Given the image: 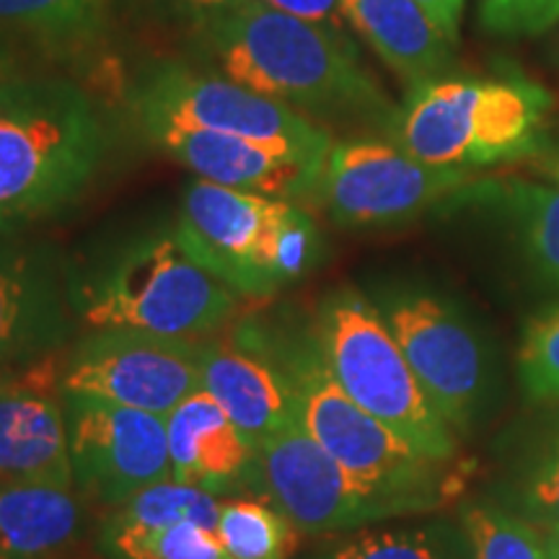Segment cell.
I'll use <instances>...</instances> for the list:
<instances>
[{"label":"cell","instance_id":"2e32d148","mask_svg":"<svg viewBox=\"0 0 559 559\" xmlns=\"http://www.w3.org/2000/svg\"><path fill=\"white\" fill-rule=\"evenodd\" d=\"M68 337V293L55 254L0 236V370L50 358Z\"/></svg>","mask_w":559,"mask_h":559},{"label":"cell","instance_id":"1f68e13d","mask_svg":"<svg viewBox=\"0 0 559 559\" xmlns=\"http://www.w3.org/2000/svg\"><path fill=\"white\" fill-rule=\"evenodd\" d=\"M412 3L425 11V16L438 26L440 34H443L451 45H456L464 0H412Z\"/></svg>","mask_w":559,"mask_h":559},{"label":"cell","instance_id":"e575fe53","mask_svg":"<svg viewBox=\"0 0 559 559\" xmlns=\"http://www.w3.org/2000/svg\"><path fill=\"white\" fill-rule=\"evenodd\" d=\"M544 542H547L549 559H559V526L544 531Z\"/></svg>","mask_w":559,"mask_h":559},{"label":"cell","instance_id":"4fadbf2b","mask_svg":"<svg viewBox=\"0 0 559 559\" xmlns=\"http://www.w3.org/2000/svg\"><path fill=\"white\" fill-rule=\"evenodd\" d=\"M260 489L300 534L332 536L394 519L293 415L260 443Z\"/></svg>","mask_w":559,"mask_h":559},{"label":"cell","instance_id":"f1b7e54d","mask_svg":"<svg viewBox=\"0 0 559 559\" xmlns=\"http://www.w3.org/2000/svg\"><path fill=\"white\" fill-rule=\"evenodd\" d=\"M519 376L528 400L559 404V304L536 313L523 330Z\"/></svg>","mask_w":559,"mask_h":559},{"label":"cell","instance_id":"603a6c76","mask_svg":"<svg viewBox=\"0 0 559 559\" xmlns=\"http://www.w3.org/2000/svg\"><path fill=\"white\" fill-rule=\"evenodd\" d=\"M492 500L544 531L559 526V412L531 432Z\"/></svg>","mask_w":559,"mask_h":559},{"label":"cell","instance_id":"ac0fdd59","mask_svg":"<svg viewBox=\"0 0 559 559\" xmlns=\"http://www.w3.org/2000/svg\"><path fill=\"white\" fill-rule=\"evenodd\" d=\"M171 479L226 498L260 487V445L215 404L194 391L166 415Z\"/></svg>","mask_w":559,"mask_h":559},{"label":"cell","instance_id":"44dd1931","mask_svg":"<svg viewBox=\"0 0 559 559\" xmlns=\"http://www.w3.org/2000/svg\"><path fill=\"white\" fill-rule=\"evenodd\" d=\"M120 0H0V41L26 39L45 50H75L96 41Z\"/></svg>","mask_w":559,"mask_h":559},{"label":"cell","instance_id":"9c48e42d","mask_svg":"<svg viewBox=\"0 0 559 559\" xmlns=\"http://www.w3.org/2000/svg\"><path fill=\"white\" fill-rule=\"evenodd\" d=\"M140 128L213 130L304 151H332V138L288 104H280L221 75L181 66L151 70L132 91Z\"/></svg>","mask_w":559,"mask_h":559},{"label":"cell","instance_id":"7a4b0ae2","mask_svg":"<svg viewBox=\"0 0 559 559\" xmlns=\"http://www.w3.org/2000/svg\"><path fill=\"white\" fill-rule=\"evenodd\" d=\"M270 345L288 376L293 415L304 430L394 519L438 513L456 498L466 469L459 461H438L412 449L349 400L324 366L311 330L270 337Z\"/></svg>","mask_w":559,"mask_h":559},{"label":"cell","instance_id":"6da1fadb","mask_svg":"<svg viewBox=\"0 0 559 559\" xmlns=\"http://www.w3.org/2000/svg\"><path fill=\"white\" fill-rule=\"evenodd\" d=\"M200 37L226 79L300 115H379L386 96L337 26L313 24L262 0L202 21Z\"/></svg>","mask_w":559,"mask_h":559},{"label":"cell","instance_id":"3957f363","mask_svg":"<svg viewBox=\"0 0 559 559\" xmlns=\"http://www.w3.org/2000/svg\"><path fill=\"white\" fill-rule=\"evenodd\" d=\"M107 148V122L75 83L16 75L0 86V236L70 205Z\"/></svg>","mask_w":559,"mask_h":559},{"label":"cell","instance_id":"e0dca14e","mask_svg":"<svg viewBox=\"0 0 559 559\" xmlns=\"http://www.w3.org/2000/svg\"><path fill=\"white\" fill-rule=\"evenodd\" d=\"M202 391L257 445L293 417V391L270 334L243 324L226 340H200Z\"/></svg>","mask_w":559,"mask_h":559},{"label":"cell","instance_id":"484cf974","mask_svg":"<svg viewBox=\"0 0 559 559\" xmlns=\"http://www.w3.org/2000/svg\"><path fill=\"white\" fill-rule=\"evenodd\" d=\"M215 534L230 559H290L300 531L270 500H223Z\"/></svg>","mask_w":559,"mask_h":559},{"label":"cell","instance_id":"ba28073f","mask_svg":"<svg viewBox=\"0 0 559 559\" xmlns=\"http://www.w3.org/2000/svg\"><path fill=\"white\" fill-rule=\"evenodd\" d=\"M373 304L438 415L469 438L492 400L487 347L469 319L430 290H389Z\"/></svg>","mask_w":559,"mask_h":559},{"label":"cell","instance_id":"d6a6232c","mask_svg":"<svg viewBox=\"0 0 559 559\" xmlns=\"http://www.w3.org/2000/svg\"><path fill=\"white\" fill-rule=\"evenodd\" d=\"M164 3L171 5L174 11L185 13V16H192L198 24H202V21L221 16V13L241 9V5L251 3V0H164Z\"/></svg>","mask_w":559,"mask_h":559},{"label":"cell","instance_id":"7402d4cb","mask_svg":"<svg viewBox=\"0 0 559 559\" xmlns=\"http://www.w3.org/2000/svg\"><path fill=\"white\" fill-rule=\"evenodd\" d=\"M306 559H474L461 523L432 519L332 534Z\"/></svg>","mask_w":559,"mask_h":559},{"label":"cell","instance_id":"83f0119b","mask_svg":"<svg viewBox=\"0 0 559 559\" xmlns=\"http://www.w3.org/2000/svg\"><path fill=\"white\" fill-rule=\"evenodd\" d=\"M99 551L104 559H230L215 528L200 523L128 534L99 531Z\"/></svg>","mask_w":559,"mask_h":559},{"label":"cell","instance_id":"8d00e7d4","mask_svg":"<svg viewBox=\"0 0 559 559\" xmlns=\"http://www.w3.org/2000/svg\"><path fill=\"white\" fill-rule=\"evenodd\" d=\"M481 3H495V0H481Z\"/></svg>","mask_w":559,"mask_h":559},{"label":"cell","instance_id":"4316f807","mask_svg":"<svg viewBox=\"0 0 559 559\" xmlns=\"http://www.w3.org/2000/svg\"><path fill=\"white\" fill-rule=\"evenodd\" d=\"M459 523L474 559H549L539 526L492 498L466 500L459 510Z\"/></svg>","mask_w":559,"mask_h":559},{"label":"cell","instance_id":"f546056e","mask_svg":"<svg viewBox=\"0 0 559 559\" xmlns=\"http://www.w3.org/2000/svg\"><path fill=\"white\" fill-rule=\"evenodd\" d=\"M481 24L495 34L528 37L559 24V0H495L481 3Z\"/></svg>","mask_w":559,"mask_h":559},{"label":"cell","instance_id":"ffe728a7","mask_svg":"<svg viewBox=\"0 0 559 559\" xmlns=\"http://www.w3.org/2000/svg\"><path fill=\"white\" fill-rule=\"evenodd\" d=\"M83 495L62 485H0V559H58L79 542Z\"/></svg>","mask_w":559,"mask_h":559},{"label":"cell","instance_id":"9a60e30c","mask_svg":"<svg viewBox=\"0 0 559 559\" xmlns=\"http://www.w3.org/2000/svg\"><path fill=\"white\" fill-rule=\"evenodd\" d=\"M145 135L181 166L198 174V179L293 202L319 192L330 156L321 151L223 135L213 130L153 128L145 130Z\"/></svg>","mask_w":559,"mask_h":559},{"label":"cell","instance_id":"d590c367","mask_svg":"<svg viewBox=\"0 0 559 559\" xmlns=\"http://www.w3.org/2000/svg\"><path fill=\"white\" fill-rule=\"evenodd\" d=\"M544 171L549 174V179L555 181L557 190H559V151L555 153V156H551V158L547 160V166H544Z\"/></svg>","mask_w":559,"mask_h":559},{"label":"cell","instance_id":"5bb4252c","mask_svg":"<svg viewBox=\"0 0 559 559\" xmlns=\"http://www.w3.org/2000/svg\"><path fill=\"white\" fill-rule=\"evenodd\" d=\"M60 362L0 370V485L75 487Z\"/></svg>","mask_w":559,"mask_h":559},{"label":"cell","instance_id":"8fae6325","mask_svg":"<svg viewBox=\"0 0 559 559\" xmlns=\"http://www.w3.org/2000/svg\"><path fill=\"white\" fill-rule=\"evenodd\" d=\"M469 185V169L430 166L400 145L358 138L332 145L319 198L345 228L400 226Z\"/></svg>","mask_w":559,"mask_h":559},{"label":"cell","instance_id":"7c38bea8","mask_svg":"<svg viewBox=\"0 0 559 559\" xmlns=\"http://www.w3.org/2000/svg\"><path fill=\"white\" fill-rule=\"evenodd\" d=\"M73 485L107 510L171 479L166 417L62 394Z\"/></svg>","mask_w":559,"mask_h":559},{"label":"cell","instance_id":"836d02e7","mask_svg":"<svg viewBox=\"0 0 559 559\" xmlns=\"http://www.w3.org/2000/svg\"><path fill=\"white\" fill-rule=\"evenodd\" d=\"M19 73V62H16V55L5 41H0V86H5V83L16 79Z\"/></svg>","mask_w":559,"mask_h":559},{"label":"cell","instance_id":"30bf717a","mask_svg":"<svg viewBox=\"0 0 559 559\" xmlns=\"http://www.w3.org/2000/svg\"><path fill=\"white\" fill-rule=\"evenodd\" d=\"M202 389L200 340L94 330L60 362V391L166 417Z\"/></svg>","mask_w":559,"mask_h":559},{"label":"cell","instance_id":"cb8c5ba5","mask_svg":"<svg viewBox=\"0 0 559 559\" xmlns=\"http://www.w3.org/2000/svg\"><path fill=\"white\" fill-rule=\"evenodd\" d=\"M223 500L207 489L179 485L166 479L140 489L128 502L111 508L99 531L128 534V531L166 528L177 523H200V526H218Z\"/></svg>","mask_w":559,"mask_h":559},{"label":"cell","instance_id":"5b68a950","mask_svg":"<svg viewBox=\"0 0 559 559\" xmlns=\"http://www.w3.org/2000/svg\"><path fill=\"white\" fill-rule=\"evenodd\" d=\"M239 300V293L192 260L171 230L124 247L70 304L91 330L207 340L236 317Z\"/></svg>","mask_w":559,"mask_h":559},{"label":"cell","instance_id":"d6986e66","mask_svg":"<svg viewBox=\"0 0 559 559\" xmlns=\"http://www.w3.org/2000/svg\"><path fill=\"white\" fill-rule=\"evenodd\" d=\"M340 5L376 55L415 88L451 66V41L412 0H340Z\"/></svg>","mask_w":559,"mask_h":559},{"label":"cell","instance_id":"277c9868","mask_svg":"<svg viewBox=\"0 0 559 559\" xmlns=\"http://www.w3.org/2000/svg\"><path fill=\"white\" fill-rule=\"evenodd\" d=\"M192 260L241 298H267L304 277L321 254L317 223L298 202L194 179L174 228Z\"/></svg>","mask_w":559,"mask_h":559},{"label":"cell","instance_id":"52a82bcc","mask_svg":"<svg viewBox=\"0 0 559 559\" xmlns=\"http://www.w3.org/2000/svg\"><path fill=\"white\" fill-rule=\"evenodd\" d=\"M551 96L526 79H443L412 91L396 145L430 166L498 164L539 145Z\"/></svg>","mask_w":559,"mask_h":559},{"label":"cell","instance_id":"d4e9b609","mask_svg":"<svg viewBox=\"0 0 559 559\" xmlns=\"http://www.w3.org/2000/svg\"><path fill=\"white\" fill-rule=\"evenodd\" d=\"M498 202L515 228L531 267L559 288V190L557 187L510 181L500 187Z\"/></svg>","mask_w":559,"mask_h":559},{"label":"cell","instance_id":"8992f818","mask_svg":"<svg viewBox=\"0 0 559 559\" xmlns=\"http://www.w3.org/2000/svg\"><path fill=\"white\" fill-rule=\"evenodd\" d=\"M311 334L337 386L412 449L459 461L461 440L432 407L373 300L340 288L321 300Z\"/></svg>","mask_w":559,"mask_h":559},{"label":"cell","instance_id":"4dcf8cb0","mask_svg":"<svg viewBox=\"0 0 559 559\" xmlns=\"http://www.w3.org/2000/svg\"><path fill=\"white\" fill-rule=\"evenodd\" d=\"M262 3L283 13H290L296 19L330 26H337V16L342 13L340 0H262Z\"/></svg>","mask_w":559,"mask_h":559}]
</instances>
